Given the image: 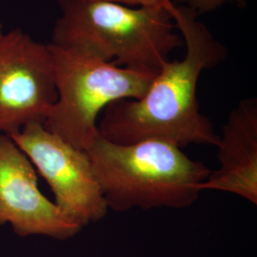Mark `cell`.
Wrapping results in <instances>:
<instances>
[{"label":"cell","instance_id":"1","mask_svg":"<svg viewBox=\"0 0 257 257\" xmlns=\"http://www.w3.org/2000/svg\"><path fill=\"white\" fill-rule=\"evenodd\" d=\"M172 15L186 47L183 58L165 62L141 98L120 99L105 108L98 132L107 140L216 146L218 135L200 112L196 90L203 71L223 62L227 50L192 10L174 3Z\"/></svg>","mask_w":257,"mask_h":257},{"label":"cell","instance_id":"2","mask_svg":"<svg viewBox=\"0 0 257 257\" xmlns=\"http://www.w3.org/2000/svg\"><path fill=\"white\" fill-rule=\"evenodd\" d=\"M60 17L51 44L104 61L157 74L183 45L169 6L131 7L95 0H57Z\"/></svg>","mask_w":257,"mask_h":257},{"label":"cell","instance_id":"3","mask_svg":"<svg viewBox=\"0 0 257 257\" xmlns=\"http://www.w3.org/2000/svg\"><path fill=\"white\" fill-rule=\"evenodd\" d=\"M108 210L183 209L198 199L211 171L162 140L121 145L98 134L86 149Z\"/></svg>","mask_w":257,"mask_h":257},{"label":"cell","instance_id":"4","mask_svg":"<svg viewBox=\"0 0 257 257\" xmlns=\"http://www.w3.org/2000/svg\"><path fill=\"white\" fill-rule=\"evenodd\" d=\"M49 46L57 96L44 126L83 151L99 134L97 117L101 110L120 99L141 98L156 76L74 49Z\"/></svg>","mask_w":257,"mask_h":257},{"label":"cell","instance_id":"5","mask_svg":"<svg viewBox=\"0 0 257 257\" xmlns=\"http://www.w3.org/2000/svg\"><path fill=\"white\" fill-rule=\"evenodd\" d=\"M50 186L55 205L81 228L102 219L108 208L86 151L72 146L43 123L10 136Z\"/></svg>","mask_w":257,"mask_h":257},{"label":"cell","instance_id":"6","mask_svg":"<svg viewBox=\"0 0 257 257\" xmlns=\"http://www.w3.org/2000/svg\"><path fill=\"white\" fill-rule=\"evenodd\" d=\"M55 69L49 44L19 29L0 36V135L12 136L43 123L56 100Z\"/></svg>","mask_w":257,"mask_h":257},{"label":"cell","instance_id":"7","mask_svg":"<svg viewBox=\"0 0 257 257\" xmlns=\"http://www.w3.org/2000/svg\"><path fill=\"white\" fill-rule=\"evenodd\" d=\"M21 237L42 235L65 240L81 227L41 193L37 171L9 136L0 135V225Z\"/></svg>","mask_w":257,"mask_h":257},{"label":"cell","instance_id":"8","mask_svg":"<svg viewBox=\"0 0 257 257\" xmlns=\"http://www.w3.org/2000/svg\"><path fill=\"white\" fill-rule=\"evenodd\" d=\"M219 169L201 191L232 193L257 205V100L246 98L230 111L218 136Z\"/></svg>","mask_w":257,"mask_h":257},{"label":"cell","instance_id":"9","mask_svg":"<svg viewBox=\"0 0 257 257\" xmlns=\"http://www.w3.org/2000/svg\"><path fill=\"white\" fill-rule=\"evenodd\" d=\"M173 3L178 6H183L193 11L197 16L220 8L227 3H236L241 5L244 0H172Z\"/></svg>","mask_w":257,"mask_h":257},{"label":"cell","instance_id":"10","mask_svg":"<svg viewBox=\"0 0 257 257\" xmlns=\"http://www.w3.org/2000/svg\"><path fill=\"white\" fill-rule=\"evenodd\" d=\"M106 1L127 5L131 7H156V6H169L173 3L172 0H95Z\"/></svg>","mask_w":257,"mask_h":257},{"label":"cell","instance_id":"11","mask_svg":"<svg viewBox=\"0 0 257 257\" xmlns=\"http://www.w3.org/2000/svg\"><path fill=\"white\" fill-rule=\"evenodd\" d=\"M3 34V32H2V24H1V22H0V36Z\"/></svg>","mask_w":257,"mask_h":257}]
</instances>
